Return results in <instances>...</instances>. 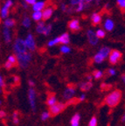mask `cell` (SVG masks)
<instances>
[{"label":"cell","mask_w":125,"mask_h":126,"mask_svg":"<svg viewBox=\"0 0 125 126\" xmlns=\"http://www.w3.org/2000/svg\"><path fill=\"white\" fill-rule=\"evenodd\" d=\"M123 96V93L120 89L111 92L109 94H108L105 98V103L110 108H115L120 103Z\"/></svg>","instance_id":"obj_1"},{"label":"cell","mask_w":125,"mask_h":126,"mask_svg":"<svg viewBox=\"0 0 125 126\" xmlns=\"http://www.w3.org/2000/svg\"><path fill=\"white\" fill-rule=\"evenodd\" d=\"M16 58H17V61H18V64L20 66V67L26 68L29 66V63L32 60V55L30 52H26L23 54L16 55Z\"/></svg>","instance_id":"obj_2"},{"label":"cell","mask_w":125,"mask_h":126,"mask_svg":"<svg viewBox=\"0 0 125 126\" xmlns=\"http://www.w3.org/2000/svg\"><path fill=\"white\" fill-rule=\"evenodd\" d=\"M13 50H14V53H16V55L23 54V53L27 52V48H26L23 39H19V38L16 39L15 43L13 45Z\"/></svg>","instance_id":"obj_3"},{"label":"cell","mask_w":125,"mask_h":126,"mask_svg":"<svg viewBox=\"0 0 125 126\" xmlns=\"http://www.w3.org/2000/svg\"><path fill=\"white\" fill-rule=\"evenodd\" d=\"M66 109V104L63 102H57L54 105L49 107V114L50 116H55L57 115H59L60 113H61L63 110Z\"/></svg>","instance_id":"obj_4"},{"label":"cell","mask_w":125,"mask_h":126,"mask_svg":"<svg viewBox=\"0 0 125 126\" xmlns=\"http://www.w3.org/2000/svg\"><path fill=\"white\" fill-rule=\"evenodd\" d=\"M122 53L120 51L116 49H114L112 51H110L109 55V62L110 64L112 65H115V64H117L118 61L122 59Z\"/></svg>","instance_id":"obj_5"},{"label":"cell","mask_w":125,"mask_h":126,"mask_svg":"<svg viewBox=\"0 0 125 126\" xmlns=\"http://www.w3.org/2000/svg\"><path fill=\"white\" fill-rule=\"evenodd\" d=\"M28 101L29 104L32 111H35L36 110V91L33 88H30L28 90Z\"/></svg>","instance_id":"obj_6"},{"label":"cell","mask_w":125,"mask_h":126,"mask_svg":"<svg viewBox=\"0 0 125 126\" xmlns=\"http://www.w3.org/2000/svg\"><path fill=\"white\" fill-rule=\"evenodd\" d=\"M24 42H25V45H26V48H27L28 50L32 52L36 49L35 39H34V37H33L31 33H29L26 36V39L24 40Z\"/></svg>","instance_id":"obj_7"},{"label":"cell","mask_w":125,"mask_h":126,"mask_svg":"<svg viewBox=\"0 0 125 126\" xmlns=\"http://www.w3.org/2000/svg\"><path fill=\"white\" fill-rule=\"evenodd\" d=\"M75 94V87L74 85H68L67 89L65 90L64 94H63V97L66 100H71L74 98V95Z\"/></svg>","instance_id":"obj_8"},{"label":"cell","mask_w":125,"mask_h":126,"mask_svg":"<svg viewBox=\"0 0 125 126\" xmlns=\"http://www.w3.org/2000/svg\"><path fill=\"white\" fill-rule=\"evenodd\" d=\"M87 36H88V41L92 46H96L98 44V38L96 37L95 33L92 30H88L87 32Z\"/></svg>","instance_id":"obj_9"},{"label":"cell","mask_w":125,"mask_h":126,"mask_svg":"<svg viewBox=\"0 0 125 126\" xmlns=\"http://www.w3.org/2000/svg\"><path fill=\"white\" fill-rule=\"evenodd\" d=\"M68 27L69 29L71 30V31L73 32H77L80 30V22H79V20L77 19H73L71 20L70 22L68 23Z\"/></svg>","instance_id":"obj_10"},{"label":"cell","mask_w":125,"mask_h":126,"mask_svg":"<svg viewBox=\"0 0 125 126\" xmlns=\"http://www.w3.org/2000/svg\"><path fill=\"white\" fill-rule=\"evenodd\" d=\"M3 34H4V41L6 43H10L11 40H12V32H11V30L9 28L4 27L3 29Z\"/></svg>","instance_id":"obj_11"},{"label":"cell","mask_w":125,"mask_h":126,"mask_svg":"<svg viewBox=\"0 0 125 126\" xmlns=\"http://www.w3.org/2000/svg\"><path fill=\"white\" fill-rule=\"evenodd\" d=\"M80 114L76 113L72 116L70 121V124L71 126H79L80 125Z\"/></svg>","instance_id":"obj_12"},{"label":"cell","mask_w":125,"mask_h":126,"mask_svg":"<svg viewBox=\"0 0 125 126\" xmlns=\"http://www.w3.org/2000/svg\"><path fill=\"white\" fill-rule=\"evenodd\" d=\"M53 9L52 8H47L46 10H44V12H42V19L47 20L51 18L53 15Z\"/></svg>","instance_id":"obj_13"},{"label":"cell","mask_w":125,"mask_h":126,"mask_svg":"<svg viewBox=\"0 0 125 126\" xmlns=\"http://www.w3.org/2000/svg\"><path fill=\"white\" fill-rule=\"evenodd\" d=\"M59 39H60V43H61L64 46H66L70 42V37H69L68 33H66H66H63L61 36H60Z\"/></svg>","instance_id":"obj_14"},{"label":"cell","mask_w":125,"mask_h":126,"mask_svg":"<svg viewBox=\"0 0 125 126\" xmlns=\"http://www.w3.org/2000/svg\"><path fill=\"white\" fill-rule=\"evenodd\" d=\"M91 20H92V24L94 26H97L102 22V16L98 13H94L91 17Z\"/></svg>","instance_id":"obj_15"},{"label":"cell","mask_w":125,"mask_h":126,"mask_svg":"<svg viewBox=\"0 0 125 126\" xmlns=\"http://www.w3.org/2000/svg\"><path fill=\"white\" fill-rule=\"evenodd\" d=\"M45 2H37L32 4V9L34 12H41L45 8Z\"/></svg>","instance_id":"obj_16"},{"label":"cell","mask_w":125,"mask_h":126,"mask_svg":"<svg viewBox=\"0 0 125 126\" xmlns=\"http://www.w3.org/2000/svg\"><path fill=\"white\" fill-rule=\"evenodd\" d=\"M93 87V83L91 81H87V82H81L80 84V89L82 91H88Z\"/></svg>","instance_id":"obj_17"},{"label":"cell","mask_w":125,"mask_h":126,"mask_svg":"<svg viewBox=\"0 0 125 126\" xmlns=\"http://www.w3.org/2000/svg\"><path fill=\"white\" fill-rule=\"evenodd\" d=\"M114 26H115V24H114L113 20H111L110 18L106 19L105 23H104V27L107 31H112L114 29Z\"/></svg>","instance_id":"obj_18"},{"label":"cell","mask_w":125,"mask_h":126,"mask_svg":"<svg viewBox=\"0 0 125 126\" xmlns=\"http://www.w3.org/2000/svg\"><path fill=\"white\" fill-rule=\"evenodd\" d=\"M45 30H46V25L43 21H39V24H38L37 27H36V32H37L38 33H40V34H44L45 32Z\"/></svg>","instance_id":"obj_19"},{"label":"cell","mask_w":125,"mask_h":126,"mask_svg":"<svg viewBox=\"0 0 125 126\" xmlns=\"http://www.w3.org/2000/svg\"><path fill=\"white\" fill-rule=\"evenodd\" d=\"M56 102H57V99H56V97H55L54 94H50L47 100V104L48 105V107L53 106V105H54L55 103H56Z\"/></svg>","instance_id":"obj_20"},{"label":"cell","mask_w":125,"mask_h":126,"mask_svg":"<svg viewBox=\"0 0 125 126\" xmlns=\"http://www.w3.org/2000/svg\"><path fill=\"white\" fill-rule=\"evenodd\" d=\"M110 51H111V50H110L109 48V47H102V49H101L99 52H98V53H101V54H102V56H103L104 59H106V58H107V57H109V55Z\"/></svg>","instance_id":"obj_21"},{"label":"cell","mask_w":125,"mask_h":126,"mask_svg":"<svg viewBox=\"0 0 125 126\" xmlns=\"http://www.w3.org/2000/svg\"><path fill=\"white\" fill-rule=\"evenodd\" d=\"M4 25L6 28H10L16 25V21L12 18H6L5 20L4 21Z\"/></svg>","instance_id":"obj_22"},{"label":"cell","mask_w":125,"mask_h":126,"mask_svg":"<svg viewBox=\"0 0 125 126\" xmlns=\"http://www.w3.org/2000/svg\"><path fill=\"white\" fill-rule=\"evenodd\" d=\"M0 16L2 18H7V17L9 16V8L4 6L0 11Z\"/></svg>","instance_id":"obj_23"},{"label":"cell","mask_w":125,"mask_h":126,"mask_svg":"<svg viewBox=\"0 0 125 126\" xmlns=\"http://www.w3.org/2000/svg\"><path fill=\"white\" fill-rule=\"evenodd\" d=\"M32 17L33 20H35V21H40L42 19V12H34L31 15Z\"/></svg>","instance_id":"obj_24"},{"label":"cell","mask_w":125,"mask_h":126,"mask_svg":"<svg viewBox=\"0 0 125 126\" xmlns=\"http://www.w3.org/2000/svg\"><path fill=\"white\" fill-rule=\"evenodd\" d=\"M7 61L10 62L13 67H16V66L18 65V61H17V58H16L15 55H10V56L8 57Z\"/></svg>","instance_id":"obj_25"},{"label":"cell","mask_w":125,"mask_h":126,"mask_svg":"<svg viewBox=\"0 0 125 126\" xmlns=\"http://www.w3.org/2000/svg\"><path fill=\"white\" fill-rule=\"evenodd\" d=\"M104 58H103V56H102L101 53H97L95 55H94V61L95 63H102V61H104Z\"/></svg>","instance_id":"obj_26"},{"label":"cell","mask_w":125,"mask_h":126,"mask_svg":"<svg viewBox=\"0 0 125 126\" xmlns=\"http://www.w3.org/2000/svg\"><path fill=\"white\" fill-rule=\"evenodd\" d=\"M92 76L94 77L95 80H99V79H101L103 76V73H102L101 70H94V72H93Z\"/></svg>","instance_id":"obj_27"},{"label":"cell","mask_w":125,"mask_h":126,"mask_svg":"<svg viewBox=\"0 0 125 126\" xmlns=\"http://www.w3.org/2000/svg\"><path fill=\"white\" fill-rule=\"evenodd\" d=\"M96 35V37L98 38V39H102V38H104L106 36V32L104 30L102 29H98L97 31H96V32H94Z\"/></svg>","instance_id":"obj_28"},{"label":"cell","mask_w":125,"mask_h":126,"mask_svg":"<svg viewBox=\"0 0 125 126\" xmlns=\"http://www.w3.org/2000/svg\"><path fill=\"white\" fill-rule=\"evenodd\" d=\"M22 25L26 28H29L31 26V20H30L29 17H25L23 18V21H22Z\"/></svg>","instance_id":"obj_29"},{"label":"cell","mask_w":125,"mask_h":126,"mask_svg":"<svg viewBox=\"0 0 125 126\" xmlns=\"http://www.w3.org/2000/svg\"><path fill=\"white\" fill-rule=\"evenodd\" d=\"M59 43H60V39H59V37H57V38H55V39L50 40L47 45H48V47H53V46L57 45V44H59Z\"/></svg>","instance_id":"obj_30"},{"label":"cell","mask_w":125,"mask_h":126,"mask_svg":"<svg viewBox=\"0 0 125 126\" xmlns=\"http://www.w3.org/2000/svg\"><path fill=\"white\" fill-rule=\"evenodd\" d=\"M60 50H61V52L62 53H70L71 52V49H70V47H67V46H64L63 45L62 47L60 48Z\"/></svg>","instance_id":"obj_31"},{"label":"cell","mask_w":125,"mask_h":126,"mask_svg":"<svg viewBox=\"0 0 125 126\" xmlns=\"http://www.w3.org/2000/svg\"><path fill=\"white\" fill-rule=\"evenodd\" d=\"M12 121L15 124H18L19 123V120H18V111H14L13 115H12Z\"/></svg>","instance_id":"obj_32"},{"label":"cell","mask_w":125,"mask_h":126,"mask_svg":"<svg viewBox=\"0 0 125 126\" xmlns=\"http://www.w3.org/2000/svg\"><path fill=\"white\" fill-rule=\"evenodd\" d=\"M85 7H86V4H85V2H80L78 4V7L76 8V12H81Z\"/></svg>","instance_id":"obj_33"},{"label":"cell","mask_w":125,"mask_h":126,"mask_svg":"<svg viewBox=\"0 0 125 126\" xmlns=\"http://www.w3.org/2000/svg\"><path fill=\"white\" fill-rule=\"evenodd\" d=\"M49 117H50V114H49L48 111H44V112L41 114V120L42 121L47 120Z\"/></svg>","instance_id":"obj_34"},{"label":"cell","mask_w":125,"mask_h":126,"mask_svg":"<svg viewBox=\"0 0 125 126\" xmlns=\"http://www.w3.org/2000/svg\"><path fill=\"white\" fill-rule=\"evenodd\" d=\"M88 126H97V119L95 116H93L88 123Z\"/></svg>","instance_id":"obj_35"},{"label":"cell","mask_w":125,"mask_h":126,"mask_svg":"<svg viewBox=\"0 0 125 126\" xmlns=\"http://www.w3.org/2000/svg\"><path fill=\"white\" fill-rule=\"evenodd\" d=\"M116 2H117V4L120 8L122 9H124L125 7V0H116Z\"/></svg>","instance_id":"obj_36"},{"label":"cell","mask_w":125,"mask_h":126,"mask_svg":"<svg viewBox=\"0 0 125 126\" xmlns=\"http://www.w3.org/2000/svg\"><path fill=\"white\" fill-rule=\"evenodd\" d=\"M51 31H52V26H51V25L46 26V30H45V32H44V34H45V35H48V34L51 32Z\"/></svg>","instance_id":"obj_37"},{"label":"cell","mask_w":125,"mask_h":126,"mask_svg":"<svg viewBox=\"0 0 125 126\" xmlns=\"http://www.w3.org/2000/svg\"><path fill=\"white\" fill-rule=\"evenodd\" d=\"M108 75H110V76H114V75H116V71L114 68H109L108 70Z\"/></svg>","instance_id":"obj_38"},{"label":"cell","mask_w":125,"mask_h":126,"mask_svg":"<svg viewBox=\"0 0 125 126\" xmlns=\"http://www.w3.org/2000/svg\"><path fill=\"white\" fill-rule=\"evenodd\" d=\"M13 4V2H12V0H7L5 2V4H4V6H5V7H7V8H10L11 6Z\"/></svg>","instance_id":"obj_39"},{"label":"cell","mask_w":125,"mask_h":126,"mask_svg":"<svg viewBox=\"0 0 125 126\" xmlns=\"http://www.w3.org/2000/svg\"><path fill=\"white\" fill-rule=\"evenodd\" d=\"M4 67H5L6 69H8V70H10V69H12V67H13V66H12L10 62H8V61H6V62L4 63Z\"/></svg>","instance_id":"obj_40"},{"label":"cell","mask_w":125,"mask_h":126,"mask_svg":"<svg viewBox=\"0 0 125 126\" xmlns=\"http://www.w3.org/2000/svg\"><path fill=\"white\" fill-rule=\"evenodd\" d=\"M24 1L27 4H34L36 3V0H24Z\"/></svg>","instance_id":"obj_41"},{"label":"cell","mask_w":125,"mask_h":126,"mask_svg":"<svg viewBox=\"0 0 125 126\" xmlns=\"http://www.w3.org/2000/svg\"><path fill=\"white\" fill-rule=\"evenodd\" d=\"M80 2V0H70V3L72 5H76Z\"/></svg>","instance_id":"obj_42"},{"label":"cell","mask_w":125,"mask_h":126,"mask_svg":"<svg viewBox=\"0 0 125 126\" xmlns=\"http://www.w3.org/2000/svg\"><path fill=\"white\" fill-rule=\"evenodd\" d=\"M86 99V94H80V96L79 97V99H78V101H80V102H83V101Z\"/></svg>","instance_id":"obj_43"},{"label":"cell","mask_w":125,"mask_h":126,"mask_svg":"<svg viewBox=\"0 0 125 126\" xmlns=\"http://www.w3.org/2000/svg\"><path fill=\"white\" fill-rule=\"evenodd\" d=\"M4 86V81H3V78L2 76H1V75H0V93L2 92V90H1V88Z\"/></svg>","instance_id":"obj_44"},{"label":"cell","mask_w":125,"mask_h":126,"mask_svg":"<svg viewBox=\"0 0 125 126\" xmlns=\"http://www.w3.org/2000/svg\"><path fill=\"white\" fill-rule=\"evenodd\" d=\"M6 116L5 112H4V110H0V118H3Z\"/></svg>","instance_id":"obj_45"},{"label":"cell","mask_w":125,"mask_h":126,"mask_svg":"<svg viewBox=\"0 0 125 126\" xmlns=\"http://www.w3.org/2000/svg\"><path fill=\"white\" fill-rule=\"evenodd\" d=\"M28 84H29V86L31 87V88H33V87H34V85H35V83H34V81H33L30 80V81H28Z\"/></svg>","instance_id":"obj_46"},{"label":"cell","mask_w":125,"mask_h":126,"mask_svg":"<svg viewBox=\"0 0 125 126\" xmlns=\"http://www.w3.org/2000/svg\"><path fill=\"white\" fill-rule=\"evenodd\" d=\"M61 10L63 11V12H65V11H66V5L65 4H61Z\"/></svg>","instance_id":"obj_47"},{"label":"cell","mask_w":125,"mask_h":126,"mask_svg":"<svg viewBox=\"0 0 125 126\" xmlns=\"http://www.w3.org/2000/svg\"><path fill=\"white\" fill-rule=\"evenodd\" d=\"M14 81H15V83L17 82V84H18L19 83V78L18 76H14Z\"/></svg>","instance_id":"obj_48"},{"label":"cell","mask_w":125,"mask_h":126,"mask_svg":"<svg viewBox=\"0 0 125 126\" xmlns=\"http://www.w3.org/2000/svg\"><path fill=\"white\" fill-rule=\"evenodd\" d=\"M87 78H88V81H92V79H93V76H92V75H88V77H87Z\"/></svg>","instance_id":"obj_49"},{"label":"cell","mask_w":125,"mask_h":126,"mask_svg":"<svg viewBox=\"0 0 125 126\" xmlns=\"http://www.w3.org/2000/svg\"><path fill=\"white\" fill-rule=\"evenodd\" d=\"M124 120H125V115H123V116H122V123H124Z\"/></svg>","instance_id":"obj_50"},{"label":"cell","mask_w":125,"mask_h":126,"mask_svg":"<svg viewBox=\"0 0 125 126\" xmlns=\"http://www.w3.org/2000/svg\"><path fill=\"white\" fill-rule=\"evenodd\" d=\"M122 80H123V82H124V81H125V76H124V75H122Z\"/></svg>","instance_id":"obj_51"},{"label":"cell","mask_w":125,"mask_h":126,"mask_svg":"<svg viewBox=\"0 0 125 126\" xmlns=\"http://www.w3.org/2000/svg\"><path fill=\"white\" fill-rule=\"evenodd\" d=\"M93 0H86V2L87 3H90V2H92Z\"/></svg>","instance_id":"obj_52"},{"label":"cell","mask_w":125,"mask_h":126,"mask_svg":"<svg viewBox=\"0 0 125 126\" xmlns=\"http://www.w3.org/2000/svg\"><path fill=\"white\" fill-rule=\"evenodd\" d=\"M1 104H2V101L0 100V105H1Z\"/></svg>","instance_id":"obj_53"}]
</instances>
